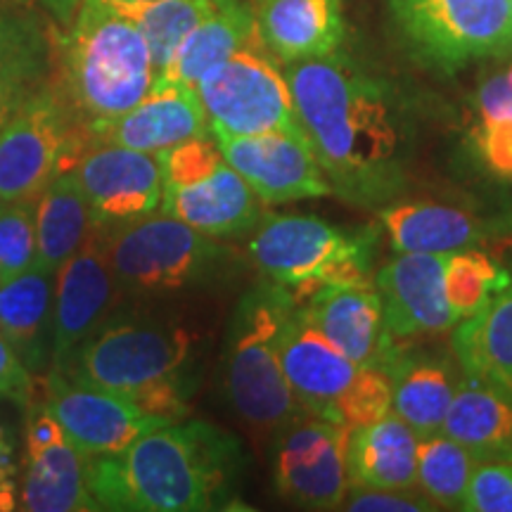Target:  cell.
<instances>
[{"label":"cell","mask_w":512,"mask_h":512,"mask_svg":"<svg viewBox=\"0 0 512 512\" xmlns=\"http://www.w3.org/2000/svg\"><path fill=\"white\" fill-rule=\"evenodd\" d=\"M285 76L332 195L375 211L399 200L408 140L389 88L342 53L285 64Z\"/></svg>","instance_id":"6da1fadb"},{"label":"cell","mask_w":512,"mask_h":512,"mask_svg":"<svg viewBox=\"0 0 512 512\" xmlns=\"http://www.w3.org/2000/svg\"><path fill=\"white\" fill-rule=\"evenodd\" d=\"M242 470L240 444L207 422H164L124 451L86 458L98 510L226 508Z\"/></svg>","instance_id":"7a4b0ae2"},{"label":"cell","mask_w":512,"mask_h":512,"mask_svg":"<svg viewBox=\"0 0 512 512\" xmlns=\"http://www.w3.org/2000/svg\"><path fill=\"white\" fill-rule=\"evenodd\" d=\"M155 64L143 31L110 0H81L57 41L53 76L83 145L155 86Z\"/></svg>","instance_id":"3957f363"},{"label":"cell","mask_w":512,"mask_h":512,"mask_svg":"<svg viewBox=\"0 0 512 512\" xmlns=\"http://www.w3.org/2000/svg\"><path fill=\"white\" fill-rule=\"evenodd\" d=\"M192 339L183 328L155 320L105 323L86 339L60 370L72 380L124 394L164 418H181L188 408Z\"/></svg>","instance_id":"277c9868"},{"label":"cell","mask_w":512,"mask_h":512,"mask_svg":"<svg viewBox=\"0 0 512 512\" xmlns=\"http://www.w3.org/2000/svg\"><path fill=\"white\" fill-rule=\"evenodd\" d=\"M297 304L283 285L268 280L249 290L230 318L223 368L226 396L254 430L278 434L304 415L278 356L280 330Z\"/></svg>","instance_id":"5b68a950"},{"label":"cell","mask_w":512,"mask_h":512,"mask_svg":"<svg viewBox=\"0 0 512 512\" xmlns=\"http://www.w3.org/2000/svg\"><path fill=\"white\" fill-rule=\"evenodd\" d=\"M377 238L370 226L339 228L318 216L275 214L256 226L249 259L302 304L323 287L373 280Z\"/></svg>","instance_id":"8992f818"},{"label":"cell","mask_w":512,"mask_h":512,"mask_svg":"<svg viewBox=\"0 0 512 512\" xmlns=\"http://www.w3.org/2000/svg\"><path fill=\"white\" fill-rule=\"evenodd\" d=\"M121 294H169L204 283L226 249L188 223L155 211L143 219L98 230Z\"/></svg>","instance_id":"52a82bcc"},{"label":"cell","mask_w":512,"mask_h":512,"mask_svg":"<svg viewBox=\"0 0 512 512\" xmlns=\"http://www.w3.org/2000/svg\"><path fill=\"white\" fill-rule=\"evenodd\" d=\"M403 46L437 72L508 57L510 0H389Z\"/></svg>","instance_id":"ba28073f"},{"label":"cell","mask_w":512,"mask_h":512,"mask_svg":"<svg viewBox=\"0 0 512 512\" xmlns=\"http://www.w3.org/2000/svg\"><path fill=\"white\" fill-rule=\"evenodd\" d=\"M197 93L214 138L302 131L287 76L261 43L238 50L211 69L197 83Z\"/></svg>","instance_id":"9c48e42d"},{"label":"cell","mask_w":512,"mask_h":512,"mask_svg":"<svg viewBox=\"0 0 512 512\" xmlns=\"http://www.w3.org/2000/svg\"><path fill=\"white\" fill-rule=\"evenodd\" d=\"M83 150L55 81L46 83L0 131V204L38 200Z\"/></svg>","instance_id":"30bf717a"},{"label":"cell","mask_w":512,"mask_h":512,"mask_svg":"<svg viewBox=\"0 0 512 512\" xmlns=\"http://www.w3.org/2000/svg\"><path fill=\"white\" fill-rule=\"evenodd\" d=\"M344 425L316 415H299L278 432L273 479L278 494L306 510L342 508L349 491Z\"/></svg>","instance_id":"8fae6325"},{"label":"cell","mask_w":512,"mask_h":512,"mask_svg":"<svg viewBox=\"0 0 512 512\" xmlns=\"http://www.w3.org/2000/svg\"><path fill=\"white\" fill-rule=\"evenodd\" d=\"M72 174L86 195L95 230L124 226L162 209L164 176L155 152L93 143L76 159Z\"/></svg>","instance_id":"7c38bea8"},{"label":"cell","mask_w":512,"mask_h":512,"mask_svg":"<svg viewBox=\"0 0 512 512\" xmlns=\"http://www.w3.org/2000/svg\"><path fill=\"white\" fill-rule=\"evenodd\" d=\"M43 406L60 422L83 458L112 456L145 432L171 422L164 415L147 413L140 403L124 394L81 384L60 370H50Z\"/></svg>","instance_id":"4fadbf2b"},{"label":"cell","mask_w":512,"mask_h":512,"mask_svg":"<svg viewBox=\"0 0 512 512\" xmlns=\"http://www.w3.org/2000/svg\"><path fill=\"white\" fill-rule=\"evenodd\" d=\"M226 162L264 204L332 195V185L304 131L214 138Z\"/></svg>","instance_id":"5bb4252c"},{"label":"cell","mask_w":512,"mask_h":512,"mask_svg":"<svg viewBox=\"0 0 512 512\" xmlns=\"http://www.w3.org/2000/svg\"><path fill=\"white\" fill-rule=\"evenodd\" d=\"M448 254H399L375 273L384 328L394 344L451 332L460 320L446 299Z\"/></svg>","instance_id":"9a60e30c"},{"label":"cell","mask_w":512,"mask_h":512,"mask_svg":"<svg viewBox=\"0 0 512 512\" xmlns=\"http://www.w3.org/2000/svg\"><path fill=\"white\" fill-rule=\"evenodd\" d=\"M27 411V467L19 489V508L29 512L98 510L88 486L86 458L43 403H31Z\"/></svg>","instance_id":"2e32d148"},{"label":"cell","mask_w":512,"mask_h":512,"mask_svg":"<svg viewBox=\"0 0 512 512\" xmlns=\"http://www.w3.org/2000/svg\"><path fill=\"white\" fill-rule=\"evenodd\" d=\"M117 294L121 290L95 230L79 254L57 271L50 370L67 368L76 349L107 323Z\"/></svg>","instance_id":"e0dca14e"},{"label":"cell","mask_w":512,"mask_h":512,"mask_svg":"<svg viewBox=\"0 0 512 512\" xmlns=\"http://www.w3.org/2000/svg\"><path fill=\"white\" fill-rule=\"evenodd\" d=\"M278 356L285 380L304 413L337 422V403L358 366L313 328L299 304L280 330Z\"/></svg>","instance_id":"ac0fdd59"},{"label":"cell","mask_w":512,"mask_h":512,"mask_svg":"<svg viewBox=\"0 0 512 512\" xmlns=\"http://www.w3.org/2000/svg\"><path fill=\"white\" fill-rule=\"evenodd\" d=\"M304 318L356 366L382 368L392 349L375 280L330 285L304 299Z\"/></svg>","instance_id":"d6986e66"},{"label":"cell","mask_w":512,"mask_h":512,"mask_svg":"<svg viewBox=\"0 0 512 512\" xmlns=\"http://www.w3.org/2000/svg\"><path fill=\"white\" fill-rule=\"evenodd\" d=\"M209 121L197 88L155 83L133 110L110 121L91 143H112L140 152H159L190 138L207 136Z\"/></svg>","instance_id":"ffe728a7"},{"label":"cell","mask_w":512,"mask_h":512,"mask_svg":"<svg viewBox=\"0 0 512 512\" xmlns=\"http://www.w3.org/2000/svg\"><path fill=\"white\" fill-rule=\"evenodd\" d=\"M382 370L392 382V413L418 437L441 432L463 368L456 370L448 356L420 351L418 342H406L392 344Z\"/></svg>","instance_id":"44dd1931"},{"label":"cell","mask_w":512,"mask_h":512,"mask_svg":"<svg viewBox=\"0 0 512 512\" xmlns=\"http://www.w3.org/2000/svg\"><path fill=\"white\" fill-rule=\"evenodd\" d=\"M261 46L283 64L337 53L344 34L342 0H252Z\"/></svg>","instance_id":"7402d4cb"},{"label":"cell","mask_w":512,"mask_h":512,"mask_svg":"<svg viewBox=\"0 0 512 512\" xmlns=\"http://www.w3.org/2000/svg\"><path fill=\"white\" fill-rule=\"evenodd\" d=\"M261 202L245 178L223 162L214 174L164 188L162 211L209 238H233L259 226Z\"/></svg>","instance_id":"603a6c76"},{"label":"cell","mask_w":512,"mask_h":512,"mask_svg":"<svg viewBox=\"0 0 512 512\" xmlns=\"http://www.w3.org/2000/svg\"><path fill=\"white\" fill-rule=\"evenodd\" d=\"M55 76V41L36 12L0 5V131Z\"/></svg>","instance_id":"cb8c5ba5"},{"label":"cell","mask_w":512,"mask_h":512,"mask_svg":"<svg viewBox=\"0 0 512 512\" xmlns=\"http://www.w3.org/2000/svg\"><path fill=\"white\" fill-rule=\"evenodd\" d=\"M441 432L479 463H512V392L463 373Z\"/></svg>","instance_id":"d4e9b609"},{"label":"cell","mask_w":512,"mask_h":512,"mask_svg":"<svg viewBox=\"0 0 512 512\" xmlns=\"http://www.w3.org/2000/svg\"><path fill=\"white\" fill-rule=\"evenodd\" d=\"M55 278L34 264L0 283V332L29 370H43L53 358Z\"/></svg>","instance_id":"484cf974"},{"label":"cell","mask_w":512,"mask_h":512,"mask_svg":"<svg viewBox=\"0 0 512 512\" xmlns=\"http://www.w3.org/2000/svg\"><path fill=\"white\" fill-rule=\"evenodd\" d=\"M418 441L413 427L396 413L351 430L347 444L349 489H415Z\"/></svg>","instance_id":"4316f807"},{"label":"cell","mask_w":512,"mask_h":512,"mask_svg":"<svg viewBox=\"0 0 512 512\" xmlns=\"http://www.w3.org/2000/svg\"><path fill=\"white\" fill-rule=\"evenodd\" d=\"M377 214L396 254H453L484 240L477 216L448 204L392 202Z\"/></svg>","instance_id":"83f0119b"},{"label":"cell","mask_w":512,"mask_h":512,"mask_svg":"<svg viewBox=\"0 0 512 512\" xmlns=\"http://www.w3.org/2000/svg\"><path fill=\"white\" fill-rule=\"evenodd\" d=\"M259 41L252 5L242 0H219L216 10L204 19L176 50L169 67L157 76L155 83H178L197 88L211 69L226 62L238 50Z\"/></svg>","instance_id":"f1b7e54d"},{"label":"cell","mask_w":512,"mask_h":512,"mask_svg":"<svg viewBox=\"0 0 512 512\" xmlns=\"http://www.w3.org/2000/svg\"><path fill=\"white\" fill-rule=\"evenodd\" d=\"M453 354L463 373L512 392V271L482 311L453 328Z\"/></svg>","instance_id":"f546056e"},{"label":"cell","mask_w":512,"mask_h":512,"mask_svg":"<svg viewBox=\"0 0 512 512\" xmlns=\"http://www.w3.org/2000/svg\"><path fill=\"white\" fill-rule=\"evenodd\" d=\"M93 233L86 195L72 169L62 171L36 200V264L57 273Z\"/></svg>","instance_id":"4dcf8cb0"},{"label":"cell","mask_w":512,"mask_h":512,"mask_svg":"<svg viewBox=\"0 0 512 512\" xmlns=\"http://www.w3.org/2000/svg\"><path fill=\"white\" fill-rule=\"evenodd\" d=\"M114 5V3H112ZM219 0H155V3L117 8L138 24L150 48L159 76L174 60L181 43L216 10ZM155 76V79H157Z\"/></svg>","instance_id":"1f68e13d"},{"label":"cell","mask_w":512,"mask_h":512,"mask_svg":"<svg viewBox=\"0 0 512 512\" xmlns=\"http://www.w3.org/2000/svg\"><path fill=\"white\" fill-rule=\"evenodd\" d=\"M477 465L479 460L444 432L420 437L415 484L437 508L460 510Z\"/></svg>","instance_id":"d6a6232c"},{"label":"cell","mask_w":512,"mask_h":512,"mask_svg":"<svg viewBox=\"0 0 512 512\" xmlns=\"http://www.w3.org/2000/svg\"><path fill=\"white\" fill-rule=\"evenodd\" d=\"M510 271L475 247L446 256V299L458 320L472 318L508 285Z\"/></svg>","instance_id":"836d02e7"},{"label":"cell","mask_w":512,"mask_h":512,"mask_svg":"<svg viewBox=\"0 0 512 512\" xmlns=\"http://www.w3.org/2000/svg\"><path fill=\"white\" fill-rule=\"evenodd\" d=\"M392 413V382L382 368L358 366L337 403V422L347 430L373 425Z\"/></svg>","instance_id":"e575fe53"},{"label":"cell","mask_w":512,"mask_h":512,"mask_svg":"<svg viewBox=\"0 0 512 512\" xmlns=\"http://www.w3.org/2000/svg\"><path fill=\"white\" fill-rule=\"evenodd\" d=\"M36 264V200L0 204V283Z\"/></svg>","instance_id":"d590c367"},{"label":"cell","mask_w":512,"mask_h":512,"mask_svg":"<svg viewBox=\"0 0 512 512\" xmlns=\"http://www.w3.org/2000/svg\"><path fill=\"white\" fill-rule=\"evenodd\" d=\"M460 510L512 512V463H479Z\"/></svg>","instance_id":"8d00e7d4"},{"label":"cell","mask_w":512,"mask_h":512,"mask_svg":"<svg viewBox=\"0 0 512 512\" xmlns=\"http://www.w3.org/2000/svg\"><path fill=\"white\" fill-rule=\"evenodd\" d=\"M351 512H430L437 510L418 489H349L342 503Z\"/></svg>","instance_id":"74e56055"},{"label":"cell","mask_w":512,"mask_h":512,"mask_svg":"<svg viewBox=\"0 0 512 512\" xmlns=\"http://www.w3.org/2000/svg\"><path fill=\"white\" fill-rule=\"evenodd\" d=\"M475 145L491 174L512 181V119L479 121Z\"/></svg>","instance_id":"f35d334b"},{"label":"cell","mask_w":512,"mask_h":512,"mask_svg":"<svg viewBox=\"0 0 512 512\" xmlns=\"http://www.w3.org/2000/svg\"><path fill=\"white\" fill-rule=\"evenodd\" d=\"M0 399L29 408L34 403V380L31 370L12 349V344L0 332Z\"/></svg>","instance_id":"ab89813d"},{"label":"cell","mask_w":512,"mask_h":512,"mask_svg":"<svg viewBox=\"0 0 512 512\" xmlns=\"http://www.w3.org/2000/svg\"><path fill=\"white\" fill-rule=\"evenodd\" d=\"M477 114L479 121L512 119V86L505 74L489 76L477 91Z\"/></svg>","instance_id":"60d3db41"},{"label":"cell","mask_w":512,"mask_h":512,"mask_svg":"<svg viewBox=\"0 0 512 512\" xmlns=\"http://www.w3.org/2000/svg\"><path fill=\"white\" fill-rule=\"evenodd\" d=\"M17 465H15V448H12L10 434L0 425V510L17 508Z\"/></svg>","instance_id":"b9f144b4"},{"label":"cell","mask_w":512,"mask_h":512,"mask_svg":"<svg viewBox=\"0 0 512 512\" xmlns=\"http://www.w3.org/2000/svg\"><path fill=\"white\" fill-rule=\"evenodd\" d=\"M12 3L27 5V8L29 5H38V8L46 10L60 27L67 29L69 24L74 22L76 12H79L81 0H12Z\"/></svg>","instance_id":"7bdbcfd3"},{"label":"cell","mask_w":512,"mask_h":512,"mask_svg":"<svg viewBox=\"0 0 512 512\" xmlns=\"http://www.w3.org/2000/svg\"><path fill=\"white\" fill-rule=\"evenodd\" d=\"M110 3L119 5V8H131V5H145V3H155V0H110Z\"/></svg>","instance_id":"ee69618b"},{"label":"cell","mask_w":512,"mask_h":512,"mask_svg":"<svg viewBox=\"0 0 512 512\" xmlns=\"http://www.w3.org/2000/svg\"><path fill=\"white\" fill-rule=\"evenodd\" d=\"M505 79H508V83H510V86H512V64H510V69H508V72H505Z\"/></svg>","instance_id":"f6af8a7d"},{"label":"cell","mask_w":512,"mask_h":512,"mask_svg":"<svg viewBox=\"0 0 512 512\" xmlns=\"http://www.w3.org/2000/svg\"><path fill=\"white\" fill-rule=\"evenodd\" d=\"M510 46H512V0H510Z\"/></svg>","instance_id":"bcb514c9"}]
</instances>
